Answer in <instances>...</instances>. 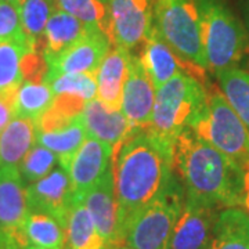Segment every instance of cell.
I'll use <instances>...</instances> for the list:
<instances>
[{
	"mask_svg": "<svg viewBox=\"0 0 249 249\" xmlns=\"http://www.w3.org/2000/svg\"><path fill=\"white\" fill-rule=\"evenodd\" d=\"M112 169L116 198L126 227L134 212L162 193L176 178L173 144L154 133L150 126L134 130L114 147Z\"/></svg>",
	"mask_w": 249,
	"mask_h": 249,
	"instance_id": "6da1fadb",
	"label": "cell"
},
{
	"mask_svg": "<svg viewBox=\"0 0 249 249\" xmlns=\"http://www.w3.org/2000/svg\"><path fill=\"white\" fill-rule=\"evenodd\" d=\"M173 166L187 198L217 209L242 204L244 169L190 127L173 142Z\"/></svg>",
	"mask_w": 249,
	"mask_h": 249,
	"instance_id": "7a4b0ae2",
	"label": "cell"
},
{
	"mask_svg": "<svg viewBox=\"0 0 249 249\" xmlns=\"http://www.w3.org/2000/svg\"><path fill=\"white\" fill-rule=\"evenodd\" d=\"M188 127L242 169L249 163L248 127L216 85L208 83L204 106Z\"/></svg>",
	"mask_w": 249,
	"mask_h": 249,
	"instance_id": "3957f363",
	"label": "cell"
},
{
	"mask_svg": "<svg viewBox=\"0 0 249 249\" xmlns=\"http://www.w3.org/2000/svg\"><path fill=\"white\" fill-rule=\"evenodd\" d=\"M206 86L186 72H180L163 83L155 93L150 129L173 144L204 106Z\"/></svg>",
	"mask_w": 249,
	"mask_h": 249,
	"instance_id": "277c9868",
	"label": "cell"
},
{
	"mask_svg": "<svg viewBox=\"0 0 249 249\" xmlns=\"http://www.w3.org/2000/svg\"><path fill=\"white\" fill-rule=\"evenodd\" d=\"M184 199L183 184L175 178L162 193L129 217L124 244L134 249H169L170 235Z\"/></svg>",
	"mask_w": 249,
	"mask_h": 249,
	"instance_id": "5b68a950",
	"label": "cell"
},
{
	"mask_svg": "<svg viewBox=\"0 0 249 249\" xmlns=\"http://www.w3.org/2000/svg\"><path fill=\"white\" fill-rule=\"evenodd\" d=\"M154 27L186 61L208 71L199 0H155Z\"/></svg>",
	"mask_w": 249,
	"mask_h": 249,
	"instance_id": "8992f818",
	"label": "cell"
},
{
	"mask_svg": "<svg viewBox=\"0 0 249 249\" xmlns=\"http://www.w3.org/2000/svg\"><path fill=\"white\" fill-rule=\"evenodd\" d=\"M199 3L208 68L214 73L237 68L248 52L245 29L222 0H199Z\"/></svg>",
	"mask_w": 249,
	"mask_h": 249,
	"instance_id": "52a82bcc",
	"label": "cell"
},
{
	"mask_svg": "<svg viewBox=\"0 0 249 249\" xmlns=\"http://www.w3.org/2000/svg\"><path fill=\"white\" fill-rule=\"evenodd\" d=\"M83 98L72 96H55L52 107L35 121L36 142L53 151L62 169H68L70 162L88 132L83 124Z\"/></svg>",
	"mask_w": 249,
	"mask_h": 249,
	"instance_id": "ba28073f",
	"label": "cell"
},
{
	"mask_svg": "<svg viewBox=\"0 0 249 249\" xmlns=\"http://www.w3.org/2000/svg\"><path fill=\"white\" fill-rule=\"evenodd\" d=\"M25 183L16 166H0V249H25Z\"/></svg>",
	"mask_w": 249,
	"mask_h": 249,
	"instance_id": "9c48e42d",
	"label": "cell"
},
{
	"mask_svg": "<svg viewBox=\"0 0 249 249\" xmlns=\"http://www.w3.org/2000/svg\"><path fill=\"white\" fill-rule=\"evenodd\" d=\"M109 18L112 46L132 50L145 42L154 25L155 0H103Z\"/></svg>",
	"mask_w": 249,
	"mask_h": 249,
	"instance_id": "30bf717a",
	"label": "cell"
},
{
	"mask_svg": "<svg viewBox=\"0 0 249 249\" xmlns=\"http://www.w3.org/2000/svg\"><path fill=\"white\" fill-rule=\"evenodd\" d=\"M108 249L124 244V216L115 193L112 166L82 198Z\"/></svg>",
	"mask_w": 249,
	"mask_h": 249,
	"instance_id": "8fae6325",
	"label": "cell"
},
{
	"mask_svg": "<svg viewBox=\"0 0 249 249\" xmlns=\"http://www.w3.org/2000/svg\"><path fill=\"white\" fill-rule=\"evenodd\" d=\"M112 43L104 32L89 29L73 45L61 53L47 57V75L62 73H96Z\"/></svg>",
	"mask_w": 249,
	"mask_h": 249,
	"instance_id": "7c38bea8",
	"label": "cell"
},
{
	"mask_svg": "<svg viewBox=\"0 0 249 249\" xmlns=\"http://www.w3.org/2000/svg\"><path fill=\"white\" fill-rule=\"evenodd\" d=\"M142 45L144 47H142L140 60L148 78L151 79L152 85L155 86V89L160 88L163 83H166L180 72H186L199 80L201 83L208 85L206 71L181 58L163 40V37L160 35L158 29L154 25Z\"/></svg>",
	"mask_w": 249,
	"mask_h": 249,
	"instance_id": "4fadbf2b",
	"label": "cell"
},
{
	"mask_svg": "<svg viewBox=\"0 0 249 249\" xmlns=\"http://www.w3.org/2000/svg\"><path fill=\"white\" fill-rule=\"evenodd\" d=\"M28 211L50 214L65 230L67 219L75 201L70 175L61 166L25 188Z\"/></svg>",
	"mask_w": 249,
	"mask_h": 249,
	"instance_id": "5bb4252c",
	"label": "cell"
},
{
	"mask_svg": "<svg viewBox=\"0 0 249 249\" xmlns=\"http://www.w3.org/2000/svg\"><path fill=\"white\" fill-rule=\"evenodd\" d=\"M219 209L187 198L170 235L169 249H209Z\"/></svg>",
	"mask_w": 249,
	"mask_h": 249,
	"instance_id": "9a60e30c",
	"label": "cell"
},
{
	"mask_svg": "<svg viewBox=\"0 0 249 249\" xmlns=\"http://www.w3.org/2000/svg\"><path fill=\"white\" fill-rule=\"evenodd\" d=\"M114 147L88 136L72 157L68 175L75 198H83L112 166Z\"/></svg>",
	"mask_w": 249,
	"mask_h": 249,
	"instance_id": "2e32d148",
	"label": "cell"
},
{
	"mask_svg": "<svg viewBox=\"0 0 249 249\" xmlns=\"http://www.w3.org/2000/svg\"><path fill=\"white\" fill-rule=\"evenodd\" d=\"M155 86L142 67L140 57H130L127 78L124 82L122 111L133 130L145 129L151 124L155 104Z\"/></svg>",
	"mask_w": 249,
	"mask_h": 249,
	"instance_id": "e0dca14e",
	"label": "cell"
},
{
	"mask_svg": "<svg viewBox=\"0 0 249 249\" xmlns=\"http://www.w3.org/2000/svg\"><path fill=\"white\" fill-rule=\"evenodd\" d=\"M82 118L88 136L112 147L134 132L122 109H111L97 97L85 104Z\"/></svg>",
	"mask_w": 249,
	"mask_h": 249,
	"instance_id": "ac0fdd59",
	"label": "cell"
},
{
	"mask_svg": "<svg viewBox=\"0 0 249 249\" xmlns=\"http://www.w3.org/2000/svg\"><path fill=\"white\" fill-rule=\"evenodd\" d=\"M132 54L124 47L112 46L96 72L97 98L111 109H122V97Z\"/></svg>",
	"mask_w": 249,
	"mask_h": 249,
	"instance_id": "d6986e66",
	"label": "cell"
},
{
	"mask_svg": "<svg viewBox=\"0 0 249 249\" xmlns=\"http://www.w3.org/2000/svg\"><path fill=\"white\" fill-rule=\"evenodd\" d=\"M209 249H249V214L240 208L222 209L214 222Z\"/></svg>",
	"mask_w": 249,
	"mask_h": 249,
	"instance_id": "ffe728a7",
	"label": "cell"
},
{
	"mask_svg": "<svg viewBox=\"0 0 249 249\" xmlns=\"http://www.w3.org/2000/svg\"><path fill=\"white\" fill-rule=\"evenodd\" d=\"M35 142V122L17 116L13 118L10 124L0 130V166L18 168Z\"/></svg>",
	"mask_w": 249,
	"mask_h": 249,
	"instance_id": "44dd1931",
	"label": "cell"
},
{
	"mask_svg": "<svg viewBox=\"0 0 249 249\" xmlns=\"http://www.w3.org/2000/svg\"><path fill=\"white\" fill-rule=\"evenodd\" d=\"M88 31L89 28L85 27L78 18L57 7L49 18L43 34L42 52L45 58L60 54L62 50L79 40Z\"/></svg>",
	"mask_w": 249,
	"mask_h": 249,
	"instance_id": "7402d4cb",
	"label": "cell"
},
{
	"mask_svg": "<svg viewBox=\"0 0 249 249\" xmlns=\"http://www.w3.org/2000/svg\"><path fill=\"white\" fill-rule=\"evenodd\" d=\"M65 249H108L80 198H75L67 219Z\"/></svg>",
	"mask_w": 249,
	"mask_h": 249,
	"instance_id": "603a6c76",
	"label": "cell"
},
{
	"mask_svg": "<svg viewBox=\"0 0 249 249\" xmlns=\"http://www.w3.org/2000/svg\"><path fill=\"white\" fill-rule=\"evenodd\" d=\"M54 93L46 80H24L18 88L14 104V116L35 122L52 107Z\"/></svg>",
	"mask_w": 249,
	"mask_h": 249,
	"instance_id": "cb8c5ba5",
	"label": "cell"
},
{
	"mask_svg": "<svg viewBox=\"0 0 249 249\" xmlns=\"http://www.w3.org/2000/svg\"><path fill=\"white\" fill-rule=\"evenodd\" d=\"M24 234L29 245L49 249L65 248V230L50 214L28 211Z\"/></svg>",
	"mask_w": 249,
	"mask_h": 249,
	"instance_id": "d4e9b609",
	"label": "cell"
},
{
	"mask_svg": "<svg viewBox=\"0 0 249 249\" xmlns=\"http://www.w3.org/2000/svg\"><path fill=\"white\" fill-rule=\"evenodd\" d=\"M55 9V0H22L19 6V17L24 34L32 49L42 52L45 28Z\"/></svg>",
	"mask_w": 249,
	"mask_h": 249,
	"instance_id": "484cf974",
	"label": "cell"
},
{
	"mask_svg": "<svg viewBox=\"0 0 249 249\" xmlns=\"http://www.w3.org/2000/svg\"><path fill=\"white\" fill-rule=\"evenodd\" d=\"M32 47L28 42H0V93L17 91L22 76V58Z\"/></svg>",
	"mask_w": 249,
	"mask_h": 249,
	"instance_id": "4316f807",
	"label": "cell"
},
{
	"mask_svg": "<svg viewBox=\"0 0 249 249\" xmlns=\"http://www.w3.org/2000/svg\"><path fill=\"white\" fill-rule=\"evenodd\" d=\"M216 75L223 94L249 130V72L230 68Z\"/></svg>",
	"mask_w": 249,
	"mask_h": 249,
	"instance_id": "83f0119b",
	"label": "cell"
},
{
	"mask_svg": "<svg viewBox=\"0 0 249 249\" xmlns=\"http://www.w3.org/2000/svg\"><path fill=\"white\" fill-rule=\"evenodd\" d=\"M58 9L78 18L89 29L101 31L109 37V18L103 0H55Z\"/></svg>",
	"mask_w": 249,
	"mask_h": 249,
	"instance_id": "f1b7e54d",
	"label": "cell"
},
{
	"mask_svg": "<svg viewBox=\"0 0 249 249\" xmlns=\"http://www.w3.org/2000/svg\"><path fill=\"white\" fill-rule=\"evenodd\" d=\"M45 80L53 90L54 96H72L83 98L85 101L97 96L96 73H62L46 76Z\"/></svg>",
	"mask_w": 249,
	"mask_h": 249,
	"instance_id": "f546056e",
	"label": "cell"
},
{
	"mask_svg": "<svg viewBox=\"0 0 249 249\" xmlns=\"http://www.w3.org/2000/svg\"><path fill=\"white\" fill-rule=\"evenodd\" d=\"M57 162L58 158L53 151L40 144H36L27 152L24 160H21L18 170L24 183L31 184L47 176L53 170Z\"/></svg>",
	"mask_w": 249,
	"mask_h": 249,
	"instance_id": "4dcf8cb0",
	"label": "cell"
},
{
	"mask_svg": "<svg viewBox=\"0 0 249 249\" xmlns=\"http://www.w3.org/2000/svg\"><path fill=\"white\" fill-rule=\"evenodd\" d=\"M11 40L28 42L21 24L19 9L11 4L10 1L0 0V42H11Z\"/></svg>",
	"mask_w": 249,
	"mask_h": 249,
	"instance_id": "1f68e13d",
	"label": "cell"
},
{
	"mask_svg": "<svg viewBox=\"0 0 249 249\" xmlns=\"http://www.w3.org/2000/svg\"><path fill=\"white\" fill-rule=\"evenodd\" d=\"M17 91L0 93V130H3L14 116V104H16Z\"/></svg>",
	"mask_w": 249,
	"mask_h": 249,
	"instance_id": "d6a6232c",
	"label": "cell"
},
{
	"mask_svg": "<svg viewBox=\"0 0 249 249\" xmlns=\"http://www.w3.org/2000/svg\"><path fill=\"white\" fill-rule=\"evenodd\" d=\"M245 212L249 214V163L244 168V190H242V204Z\"/></svg>",
	"mask_w": 249,
	"mask_h": 249,
	"instance_id": "836d02e7",
	"label": "cell"
},
{
	"mask_svg": "<svg viewBox=\"0 0 249 249\" xmlns=\"http://www.w3.org/2000/svg\"><path fill=\"white\" fill-rule=\"evenodd\" d=\"M109 249H134L132 247H129V245H126V244H121V245H116V247H112V248Z\"/></svg>",
	"mask_w": 249,
	"mask_h": 249,
	"instance_id": "e575fe53",
	"label": "cell"
},
{
	"mask_svg": "<svg viewBox=\"0 0 249 249\" xmlns=\"http://www.w3.org/2000/svg\"><path fill=\"white\" fill-rule=\"evenodd\" d=\"M6 1H10L11 4H14L18 9H19V6H21V3H22V0H6Z\"/></svg>",
	"mask_w": 249,
	"mask_h": 249,
	"instance_id": "d590c367",
	"label": "cell"
},
{
	"mask_svg": "<svg viewBox=\"0 0 249 249\" xmlns=\"http://www.w3.org/2000/svg\"><path fill=\"white\" fill-rule=\"evenodd\" d=\"M25 249H49V248H42V247H36V245H28Z\"/></svg>",
	"mask_w": 249,
	"mask_h": 249,
	"instance_id": "8d00e7d4",
	"label": "cell"
}]
</instances>
